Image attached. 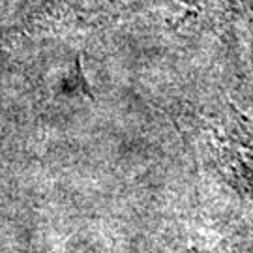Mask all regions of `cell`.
I'll return each mask as SVG.
<instances>
[{
    "instance_id": "obj_1",
    "label": "cell",
    "mask_w": 253,
    "mask_h": 253,
    "mask_svg": "<svg viewBox=\"0 0 253 253\" xmlns=\"http://www.w3.org/2000/svg\"><path fill=\"white\" fill-rule=\"evenodd\" d=\"M216 152L231 184L253 201V122L233 111L216 129Z\"/></svg>"
}]
</instances>
